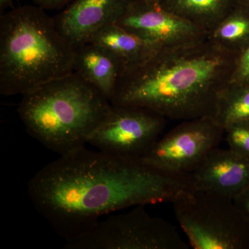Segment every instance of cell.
Instances as JSON below:
<instances>
[{"label": "cell", "mask_w": 249, "mask_h": 249, "mask_svg": "<svg viewBox=\"0 0 249 249\" xmlns=\"http://www.w3.org/2000/svg\"><path fill=\"white\" fill-rule=\"evenodd\" d=\"M194 189L235 198L249 186V160L217 147L191 174Z\"/></svg>", "instance_id": "8fae6325"}, {"label": "cell", "mask_w": 249, "mask_h": 249, "mask_svg": "<svg viewBox=\"0 0 249 249\" xmlns=\"http://www.w3.org/2000/svg\"><path fill=\"white\" fill-rule=\"evenodd\" d=\"M238 2L241 3L249 9V0H238Z\"/></svg>", "instance_id": "7402d4cb"}, {"label": "cell", "mask_w": 249, "mask_h": 249, "mask_svg": "<svg viewBox=\"0 0 249 249\" xmlns=\"http://www.w3.org/2000/svg\"><path fill=\"white\" fill-rule=\"evenodd\" d=\"M207 37L232 53L240 54L249 45V9L237 3L232 11L208 33Z\"/></svg>", "instance_id": "9a60e30c"}, {"label": "cell", "mask_w": 249, "mask_h": 249, "mask_svg": "<svg viewBox=\"0 0 249 249\" xmlns=\"http://www.w3.org/2000/svg\"><path fill=\"white\" fill-rule=\"evenodd\" d=\"M88 42L107 49L121 62L124 70L145 61L160 49L115 22L101 28Z\"/></svg>", "instance_id": "4fadbf2b"}, {"label": "cell", "mask_w": 249, "mask_h": 249, "mask_svg": "<svg viewBox=\"0 0 249 249\" xmlns=\"http://www.w3.org/2000/svg\"><path fill=\"white\" fill-rule=\"evenodd\" d=\"M213 118L224 129L249 121V83H229L219 96Z\"/></svg>", "instance_id": "2e32d148"}, {"label": "cell", "mask_w": 249, "mask_h": 249, "mask_svg": "<svg viewBox=\"0 0 249 249\" xmlns=\"http://www.w3.org/2000/svg\"><path fill=\"white\" fill-rule=\"evenodd\" d=\"M37 6L46 10L64 9L73 0H34Z\"/></svg>", "instance_id": "ffe728a7"}, {"label": "cell", "mask_w": 249, "mask_h": 249, "mask_svg": "<svg viewBox=\"0 0 249 249\" xmlns=\"http://www.w3.org/2000/svg\"><path fill=\"white\" fill-rule=\"evenodd\" d=\"M76 48L73 71L91 83L110 101L124 65L107 49L86 42Z\"/></svg>", "instance_id": "7c38bea8"}, {"label": "cell", "mask_w": 249, "mask_h": 249, "mask_svg": "<svg viewBox=\"0 0 249 249\" xmlns=\"http://www.w3.org/2000/svg\"><path fill=\"white\" fill-rule=\"evenodd\" d=\"M76 48L37 5L0 17V93L24 94L73 72Z\"/></svg>", "instance_id": "3957f363"}, {"label": "cell", "mask_w": 249, "mask_h": 249, "mask_svg": "<svg viewBox=\"0 0 249 249\" xmlns=\"http://www.w3.org/2000/svg\"><path fill=\"white\" fill-rule=\"evenodd\" d=\"M173 204L193 249H249V221L232 198L193 189Z\"/></svg>", "instance_id": "5b68a950"}, {"label": "cell", "mask_w": 249, "mask_h": 249, "mask_svg": "<svg viewBox=\"0 0 249 249\" xmlns=\"http://www.w3.org/2000/svg\"><path fill=\"white\" fill-rule=\"evenodd\" d=\"M193 189L191 175L85 146L60 155L28 183L34 208L66 243L88 235L103 216L139 205L173 204Z\"/></svg>", "instance_id": "6da1fadb"}, {"label": "cell", "mask_w": 249, "mask_h": 249, "mask_svg": "<svg viewBox=\"0 0 249 249\" xmlns=\"http://www.w3.org/2000/svg\"><path fill=\"white\" fill-rule=\"evenodd\" d=\"M12 1L13 0H0V11H1V14L4 13L5 10L11 6Z\"/></svg>", "instance_id": "44dd1931"}, {"label": "cell", "mask_w": 249, "mask_h": 249, "mask_svg": "<svg viewBox=\"0 0 249 249\" xmlns=\"http://www.w3.org/2000/svg\"><path fill=\"white\" fill-rule=\"evenodd\" d=\"M152 1H159V2H161V1H164V0H152Z\"/></svg>", "instance_id": "603a6c76"}, {"label": "cell", "mask_w": 249, "mask_h": 249, "mask_svg": "<svg viewBox=\"0 0 249 249\" xmlns=\"http://www.w3.org/2000/svg\"><path fill=\"white\" fill-rule=\"evenodd\" d=\"M224 134L225 129L213 116L183 121L160 137L141 159L166 173L191 175L218 147Z\"/></svg>", "instance_id": "52a82bcc"}, {"label": "cell", "mask_w": 249, "mask_h": 249, "mask_svg": "<svg viewBox=\"0 0 249 249\" xmlns=\"http://www.w3.org/2000/svg\"><path fill=\"white\" fill-rule=\"evenodd\" d=\"M115 23L160 48L187 45L207 37L206 31L152 0H132Z\"/></svg>", "instance_id": "9c48e42d"}, {"label": "cell", "mask_w": 249, "mask_h": 249, "mask_svg": "<svg viewBox=\"0 0 249 249\" xmlns=\"http://www.w3.org/2000/svg\"><path fill=\"white\" fill-rule=\"evenodd\" d=\"M167 119L142 107L112 106L88 143L109 155L142 158L164 130Z\"/></svg>", "instance_id": "ba28073f"}, {"label": "cell", "mask_w": 249, "mask_h": 249, "mask_svg": "<svg viewBox=\"0 0 249 249\" xmlns=\"http://www.w3.org/2000/svg\"><path fill=\"white\" fill-rule=\"evenodd\" d=\"M160 3L208 34L232 11L238 0H164Z\"/></svg>", "instance_id": "5bb4252c"}, {"label": "cell", "mask_w": 249, "mask_h": 249, "mask_svg": "<svg viewBox=\"0 0 249 249\" xmlns=\"http://www.w3.org/2000/svg\"><path fill=\"white\" fill-rule=\"evenodd\" d=\"M237 55L207 37L159 49L145 61L124 70L110 102L146 108L170 120L213 116Z\"/></svg>", "instance_id": "7a4b0ae2"}, {"label": "cell", "mask_w": 249, "mask_h": 249, "mask_svg": "<svg viewBox=\"0 0 249 249\" xmlns=\"http://www.w3.org/2000/svg\"><path fill=\"white\" fill-rule=\"evenodd\" d=\"M111 107L101 91L73 71L22 95L18 111L29 135L63 155L85 147Z\"/></svg>", "instance_id": "277c9868"}, {"label": "cell", "mask_w": 249, "mask_h": 249, "mask_svg": "<svg viewBox=\"0 0 249 249\" xmlns=\"http://www.w3.org/2000/svg\"><path fill=\"white\" fill-rule=\"evenodd\" d=\"M225 134L229 148L249 160V121L228 126Z\"/></svg>", "instance_id": "e0dca14e"}, {"label": "cell", "mask_w": 249, "mask_h": 249, "mask_svg": "<svg viewBox=\"0 0 249 249\" xmlns=\"http://www.w3.org/2000/svg\"><path fill=\"white\" fill-rule=\"evenodd\" d=\"M233 200L237 207L249 221V186L235 196Z\"/></svg>", "instance_id": "d6986e66"}, {"label": "cell", "mask_w": 249, "mask_h": 249, "mask_svg": "<svg viewBox=\"0 0 249 249\" xmlns=\"http://www.w3.org/2000/svg\"><path fill=\"white\" fill-rule=\"evenodd\" d=\"M132 0H73L57 15L62 35L74 46L86 43L101 28L116 22Z\"/></svg>", "instance_id": "30bf717a"}, {"label": "cell", "mask_w": 249, "mask_h": 249, "mask_svg": "<svg viewBox=\"0 0 249 249\" xmlns=\"http://www.w3.org/2000/svg\"><path fill=\"white\" fill-rule=\"evenodd\" d=\"M249 83V45L238 55L229 83Z\"/></svg>", "instance_id": "ac0fdd59"}, {"label": "cell", "mask_w": 249, "mask_h": 249, "mask_svg": "<svg viewBox=\"0 0 249 249\" xmlns=\"http://www.w3.org/2000/svg\"><path fill=\"white\" fill-rule=\"evenodd\" d=\"M139 205L101 219L88 235L67 242L66 249H188L177 228L152 217Z\"/></svg>", "instance_id": "8992f818"}]
</instances>
